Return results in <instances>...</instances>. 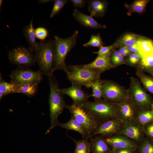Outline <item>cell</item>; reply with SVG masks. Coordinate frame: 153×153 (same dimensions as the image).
<instances>
[{
    "mask_svg": "<svg viewBox=\"0 0 153 153\" xmlns=\"http://www.w3.org/2000/svg\"><path fill=\"white\" fill-rule=\"evenodd\" d=\"M48 78L50 91L49 103L50 119V125L46 134L49 133L59 123L58 118L67 105L65 103L63 94L59 90L60 88L58 81L53 75Z\"/></svg>",
    "mask_w": 153,
    "mask_h": 153,
    "instance_id": "cell-1",
    "label": "cell"
},
{
    "mask_svg": "<svg viewBox=\"0 0 153 153\" xmlns=\"http://www.w3.org/2000/svg\"><path fill=\"white\" fill-rule=\"evenodd\" d=\"M35 55L39 70L48 78L53 75L55 61L54 40L41 41Z\"/></svg>",
    "mask_w": 153,
    "mask_h": 153,
    "instance_id": "cell-2",
    "label": "cell"
},
{
    "mask_svg": "<svg viewBox=\"0 0 153 153\" xmlns=\"http://www.w3.org/2000/svg\"><path fill=\"white\" fill-rule=\"evenodd\" d=\"M65 72L67 79L71 84L82 87H91L93 83L100 78L101 74L98 71L82 66V65H69Z\"/></svg>",
    "mask_w": 153,
    "mask_h": 153,
    "instance_id": "cell-3",
    "label": "cell"
},
{
    "mask_svg": "<svg viewBox=\"0 0 153 153\" xmlns=\"http://www.w3.org/2000/svg\"><path fill=\"white\" fill-rule=\"evenodd\" d=\"M99 124L110 119L118 118V104L102 99L82 104Z\"/></svg>",
    "mask_w": 153,
    "mask_h": 153,
    "instance_id": "cell-4",
    "label": "cell"
},
{
    "mask_svg": "<svg viewBox=\"0 0 153 153\" xmlns=\"http://www.w3.org/2000/svg\"><path fill=\"white\" fill-rule=\"evenodd\" d=\"M78 31L76 30L70 37L63 38L57 35L54 37L55 61L54 71L61 70L65 72L68 66L65 60L68 53L76 46Z\"/></svg>",
    "mask_w": 153,
    "mask_h": 153,
    "instance_id": "cell-5",
    "label": "cell"
},
{
    "mask_svg": "<svg viewBox=\"0 0 153 153\" xmlns=\"http://www.w3.org/2000/svg\"><path fill=\"white\" fill-rule=\"evenodd\" d=\"M101 80L103 100L118 104L129 98L128 89L114 81Z\"/></svg>",
    "mask_w": 153,
    "mask_h": 153,
    "instance_id": "cell-6",
    "label": "cell"
},
{
    "mask_svg": "<svg viewBox=\"0 0 153 153\" xmlns=\"http://www.w3.org/2000/svg\"><path fill=\"white\" fill-rule=\"evenodd\" d=\"M68 109L75 119L85 129L91 138L92 135L99 123L81 104L73 102L67 105Z\"/></svg>",
    "mask_w": 153,
    "mask_h": 153,
    "instance_id": "cell-7",
    "label": "cell"
},
{
    "mask_svg": "<svg viewBox=\"0 0 153 153\" xmlns=\"http://www.w3.org/2000/svg\"><path fill=\"white\" fill-rule=\"evenodd\" d=\"M130 80L129 99L138 109L149 108L153 101L151 97L142 87L140 81L132 76Z\"/></svg>",
    "mask_w": 153,
    "mask_h": 153,
    "instance_id": "cell-8",
    "label": "cell"
},
{
    "mask_svg": "<svg viewBox=\"0 0 153 153\" xmlns=\"http://www.w3.org/2000/svg\"><path fill=\"white\" fill-rule=\"evenodd\" d=\"M8 57L10 63L21 67L33 65L37 62L35 55L29 47H16L9 52Z\"/></svg>",
    "mask_w": 153,
    "mask_h": 153,
    "instance_id": "cell-9",
    "label": "cell"
},
{
    "mask_svg": "<svg viewBox=\"0 0 153 153\" xmlns=\"http://www.w3.org/2000/svg\"><path fill=\"white\" fill-rule=\"evenodd\" d=\"M43 74L39 70L35 71L21 67L11 73L10 75V82L16 84L27 83L38 84L42 79Z\"/></svg>",
    "mask_w": 153,
    "mask_h": 153,
    "instance_id": "cell-10",
    "label": "cell"
},
{
    "mask_svg": "<svg viewBox=\"0 0 153 153\" xmlns=\"http://www.w3.org/2000/svg\"><path fill=\"white\" fill-rule=\"evenodd\" d=\"M118 133L126 136L138 145L145 137L143 127L136 121L123 122Z\"/></svg>",
    "mask_w": 153,
    "mask_h": 153,
    "instance_id": "cell-11",
    "label": "cell"
},
{
    "mask_svg": "<svg viewBox=\"0 0 153 153\" xmlns=\"http://www.w3.org/2000/svg\"><path fill=\"white\" fill-rule=\"evenodd\" d=\"M119 118H113L99 124L92 135L94 137L100 135L104 138L118 133L123 122Z\"/></svg>",
    "mask_w": 153,
    "mask_h": 153,
    "instance_id": "cell-12",
    "label": "cell"
},
{
    "mask_svg": "<svg viewBox=\"0 0 153 153\" xmlns=\"http://www.w3.org/2000/svg\"><path fill=\"white\" fill-rule=\"evenodd\" d=\"M118 118L123 122L136 121L138 108L129 98L118 104Z\"/></svg>",
    "mask_w": 153,
    "mask_h": 153,
    "instance_id": "cell-13",
    "label": "cell"
},
{
    "mask_svg": "<svg viewBox=\"0 0 153 153\" xmlns=\"http://www.w3.org/2000/svg\"><path fill=\"white\" fill-rule=\"evenodd\" d=\"M105 139L107 143L112 149L137 148L139 146L131 139L120 134L117 133Z\"/></svg>",
    "mask_w": 153,
    "mask_h": 153,
    "instance_id": "cell-14",
    "label": "cell"
},
{
    "mask_svg": "<svg viewBox=\"0 0 153 153\" xmlns=\"http://www.w3.org/2000/svg\"><path fill=\"white\" fill-rule=\"evenodd\" d=\"M81 88L72 84L69 87L60 88L59 90L63 95H67L70 97L73 102L82 104L88 101L90 96L82 90Z\"/></svg>",
    "mask_w": 153,
    "mask_h": 153,
    "instance_id": "cell-15",
    "label": "cell"
},
{
    "mask_svg": "<svg viewBox=\"0 0 153 153\" xmlns=\"http://www.w3.org/2000/svg\"><path fill=\"white\" fill-rule=\"evenodd\" d=\"M110 52L104 55L98 56L92 62L82 65L84 67L96 70L102 74L114 68L110 61Z\"/></svg>",
    "mask_w": 153,
    "mask_h": 153,
    "instance_id": "cell-16",
    "label": "cell"
},
{
    "mask_svg": "<svg viewBox=\"0 0 153 153\" xmlns=\"http://www.w3.org/2000/svg\"><path fill=\"white\" fill-rule=\"evenodd\" d=\"M72 15L77 22L85 27L94 29L106 27V25L99 23L93 17L83 13L77 9L74 10Z\"/></svg>",
    "mask_w": 153,
    "mask_h": 153,
    "instance_id": "cell-17",
    "label": "cell"
},
{
    "mask_svg": "<svg viewBox=\"0 0 153 153\" xmlns=\"http://www.w3.org/2000/svg\"><path fill=\"white\" fill-rule=\"evenodd\" d=\"M88 3V8L91 16L100 17L105 15L108 5L107 1L90 0Z\"/></svg>",
    "mask_w": 153,
    "mask_h": 153,
    "instance_id": "cell-18",
    "label": "cell"
},
{
    "mask_svg": "<svg viewBox=\"0 0 153 153\" xmlns=\"http://www.w3.org/2000/svg\"><path fill=\"white\" fill-rule=\"evenodd\" d=\"M90 150L92 153H109L112 149L105 138L97 135L91 139Z\"/></svg>",
    "mask_w": 153,
    "mask_h": 153,
    "instance_id": "cell-19",
    "label": "cell"
},
{
    "mask_svg": "<svg viewBox=\"0 0 153 153\" xmlns=\"http://www.w3.org/2000/svg\"><path fill=\"white\" fill-rule=\"evenodd\" d=\"M57 126H60L68 130L77 131L82 135L83 139L88 140V139H92L84 128L72 115L70 119L67 122L64 123L59 122Z\"/></svg>",
    "mask_w": 153,
    "mask_h": 153,
    "instance_id": "cell-20",
    "label": "cell"
},
{
    "mask_svg": "<svg viewBox=\"0 0 153 153\" xmlns=\"http://www.w3.org/2000/svg\"><path fill=\"white\" fill-rule=\"evenodd\" d=\"M32 18L29 24L22 29L24 36L27 42L30 49L35 54L39 47L38 43L36 41L35 29Z\"/></svg>",
    "mask_w": 153,
    "mask_h": 153,
    "instance_id": "cell-21",
    "label": "cell"
},
{
    "mask_svg": "<svg viewBox=\"0 0 153 153\" xmlns=\"http://www.w3.org/2000/svg\"><path fill=\"white\" fill-rule=\"evenodd\" d=\"M141 37L132 33H125L119 37L113 44L114 48L133 45L136 43Z\"/></svg>",
    "mask_w": 153,
    "mask_h": 153,
    "instance_id": "cell-22",
    "label": "cell"
},
{
    "mask_svg": "<svg viewBox=\"0 0 153 153\" xmlns=\"http://www.w3.org/2000/svg\"><path fill=\"white\" fill-rule=\"evenodd\" d=\"M139 54L142 56L152 54L153 41L151 40L141 37L137 42Z\"/></svg>",
    "mask_w": 153,
    "mask_h": 153,
    "instance_id": "cell-23",
    "label": "cell"
},
{
    "mask_svg": "<svg viewBox=\"0 0 153 153\" xmlns=\"http://www.w3.org/2000/svg\"><path fill=\"white\" fill-rule=\"evenodd\" d=\"M38 84L33 83L16 84V93L23 94L29 97H33L37 92Z\"/></svg>",
    "mask_w": 153,
    "mask_h": 153,
    "instance_id": "cell-24",
    "label": "cell"
},
{
    "mask_svg": "<svg viewBox=\"0 0 153 153\" xmlns=\"http://www.w3.org/2000/svg\"><path fill=\"white\" fill-rule=\"evenodd\" d=\"M136 121L143 127L153 120V113L149 108L138 109Z\"/></svg>",
    "mask_w": 153,
    "mask_h": 153,
    "instance_id": "cell-25",
    "label": "cell"
},
{
    "mask_svg": "<svg viewBox=\"0 0 153 153\" xmlns=\"http://www.w3.org/2000/svg\"><path fill=\"white\" fill-rule=\"evenodd\" d=\"M149 1L148 0H136L130 5L126 4L125 6L128 10L129 14L133 13L141 14L145 11L146 6Z\"/></svg>",
    "mask_w": 153,
    "mask_h": 153,
    "instance_id": "cell-26",
    "label": "cell"
},
{
    "mask_svg": "<svg viewBox=\"0 0 153 153\" xmlns=\"http://www.w3.org/2000/svg\"><path fill=\"white\" fill-rule=\"evenodd\" d=\"M136 67L137 69L149 73L153 69V54L141 56L140 61Z\"/></svg>",
    "mask_w": 153,
    "mask_h": 153,
    "instance_id": "cell-27",
    "label": "cell"
},
{
    "mask_svg": "<svg viewBox=\"0 0 153 153\" xmlns=\"http://www.w3.org/2000/svg\"><path fill=\"white\" fill-rule=\"evenodd\" d=\"M136 75L145 89L153 94V78L145 74L144 72L137 69Z\"/></svg>",
    "mask_w": 153,
    "mask_h": 153,
    "instance_id": "cell-28",
    "label": "cell"
},
{
    "mask_svg": "<svg viewBox=\"0 0 153 153\" xmlns=\"http://www.w3.org/2000/svg\"><path fill=\"white\" fill-rule=\"evenodd\" d=\"M16 84L11 82H7L3 80L0 74V99L6 95L11 93H16Z\"/></svg>",
    "mask_w": 153,
    "mask_h": 153,
    "instance_id": "cell-29",
    "label": "cell"
},
{
    "mask_svg": "<svg viewBox=\"0 0 153 153\" xmlns=\"http://www.w3.org/2000/svg\"><path fill=\"white\" fill-rule=\"evenodd\" d=\"M74 142L75 146L73 153H90L91 151L90 142L88 140L83 139L77 141L69 136Z\"/></svg>",
    "mask_w": 153,
    "mask_h": 153,
    "instance_id": "cell-30",
    "label": "cell"
},
{
    "mask_svg": "<svg viewBox=\"0 0 153 153\" xmlns=\"http://www.w3.org/2000/svg\"><path fill=\"white\" fill-rule=\"evenodd\" d=\"M91 88L92 90V94L90 97H92L95 101L103 99V93L102 80L100 78L97 80L92 84Z\"/></svg>",
    "mask_w": 153,
    "mask_h": 153,
    "instance_id": "cell-31",
    "label": "cell"
},
{
    "mask_svg": "<svg viewBox=\"0 0 153 153\" xmlns=\"http://www.w3.org/2000/svg\"><path fill=\"white\" fill-rule=\"evenodd\" d=\"M136 152L137 153H153V141L145 137L139 145Z\"/></svg>",
    "mask_w": 153,
    "mask_h": 153,
    "instance_id": "cell-32",
    "label": "cell"
},
{
    "mask_svg": "<svg viewBox=\"0 0 153 153\" xmlns=\"http://www.w3.org/2000/svg\"><path fill=\"white\" fill-rule=\"evenodd\" d=\"M111 63L114 68L124 64V58L115 49L111 51L110 55Z\"/></svg>",
    "mask_w": 153,
    "mask_h": 153,
    "instance_id": "cell-33",
    "label": "cell"
},
{
    "mask_svg": "<svg viewBox=\"0 0 153 153\" xmlns=\"http://www.w3.org/2000/svg\"><path fill=\"white\" fill-rule=\"evenodd\" d=\"M104 44L100 33L95 35L92 34L90 40L83 45L84 47H94L100 48Z\"/></svg>",
    "mask_w": 153,
    "mask_h": 153,
    "instance_id": "cell-34",
    "label": "cell"
},
{
    "mask_svg": "<svg viewBox=\"0 0 153 153\" xmlns=\"http://www.w3.org/2000/svg\"><path fill=\"white\" fill-rule=\"evenodd\" d=\"M141 58L139 53H131L124 58V64L136 67L138 65Z\"/></svg>",
    "mask_w": 153,
    "mask_h": 153,
    "instance_id": "cell-35",
    "label": "cell"
},
{
    "mask_svg": "<svg viewBox=\"0 0 153 153\" xmlns=\"http://www.w3.org/2000/svg\"><path fill=\"white\" fill-rule=\"evenodd\" d=\"M67 0H56L53 7L50 15V17L52 18L58 14L64 6L67 3Z\"/></svg>",
    "mask_w": 153,
    "mask_h": 153,
    "instance_id": "cell-36",
    "label": "cell"
},
{
    "mask_svg": "<svg viewBox=\"0 0 153 153\" xmlns=\"http://www.w3.org/2000/svg\"><path fill=\"white\" fill-rule=\"evenodd\" d=\"M35 33L36 37L41 41H44L48 35L47 30L42 27H39L35 29Z\"/></svg>",
    "mask_w": 153,
    "mask_h": 153,
    "instance_id": "cell-37",
    "label": "cell"
},
{
    "mask_svg": "<svg viewBox=\"0 0 153 153\" xmlns=\"http://www.w3.org/2000/svg\"><path fill=\"white\" fill-rule=\"evenodd\" d=\"M146 137L150 139H153V120L143 126Z\"/></svg>",
    "mask_w": 153,
    "mask_h": 153,
    "instance_id": "cell-38",
    "label": "cell"
},
{
    "mask_svg": "<svg viewBox=\"0 0 153 153\" xmlns=\"http://www.w3.org/2000/svg\"><path fill=\"white\" fill-rule=\"evenodd\" d=\"M114 48L113 44L107 46H102L99 48V50L96 52H93L92 53L97 54L98 56H102L105 55L109 52Z\"/></svg>",
    "mask_w": 153,
    "mask_h": 153,
    "instance_id": "cell-39",
    "label": "cell"
},
{
    "mask_svg": "<svg viewBox=\"0 0 153 153\" xmlns=\"http://www.w3.org/2000/svg\"><path fill=\"white\" fill-rule=\"evenodd\" d=\"M137 148H117L113 149L114 150L115 153H135L136 152Z\"/></svg>",
    "mask_w": 153,
    "mask_h": 153,
    "instance_id": "cell-40",
    "label": "cell"
},
{
    "mask_svg": "<svg viewBox=\"0 0 153 153\" xmlns=\"http://www.w3.org/2000/svg\"><path fill=\"white\" fill-rule=\"evenodd\" d=\"M73 5L75 7L82 8L84 7L88 1L86 0H70Z\"/></svg>",
    "mask_w": 153,
    "mask_h": 153,
    "instance_id": "cell-41",
    "label": "cell"
},
{
    "mask_svg": "<svg viewBox=\"0 0 153 153\" xmlns=\"http://www.w3.org/2000/svg\"><path fill=\"white\" fill-rule=\"evenodd\" d=\"M118 51L124 58L127 57L131 53L129 50L127 46L120 47L119 48V49Z\"/></svg>",
    "mask_w": 153,
    "mask_h": 153,
    "instance_id": "cell-42",
    "label": "cell"
},
{
    "mask_svg": "<svg viewBox=\"0 0 153 153\" xmlns=\"http://www.w3.org/2000/svg\"><path fill=\"white\" fill-rule=\"evenodd\" d=\"M127 47L128 50L131 53L139 54L138 45L137 43L133 45L128 46Z\"/></svg>",
    "mask_w": 153,
    "mask_h": 153,
    "instance_id": "cell-43",
    "label": "cell"
},
{
    "mask_svg": "<svg viewBox=\"0 0 153 153\" xmlns=\"http://www.w3.org/2000/svg\"><path fill=\"white\" fill-rule=\"evenodd\" d=\"M54 1L51 0H39L38 1V2L39 3L44 4L49 3Z\"/></svg>",
    "mask_w": 153,
    "mask_h": 153,
    "instance_id": "cell-44",
    "label": "cell"
},
{
    "mask_svg": "<svg viewBox=\"0 0 153 153\" xmlns=\"http://www.w3.org/2000/svg\"><path fill=\"white\" fill-rule=\"evenodd\" d=\"M150 107L151 108V110L153 113V101Z\"/></svg>",
    "mask_w": 153,
    "mask_h": 153,
    "instance_id": "cell-45",
    "label": "cell"
},
{
    "mask_svg": "<svg viewBox=\"0 0 153 153\" xmlns=\"http://www.w3.org/2000/svg\"><path fill=\"white\" fill-rule=\"evenodd\" d=\"M3 1V0H0V10H1V6L2 4Z\"/></svg>",
    "mask_w": 153,
    "mask_h": 153,
    "instance_id": "cell-46",
    "label": "cell"
},
{
    "mask_svg": "<svg viewBox=\"0 0 153 153\" xmlns=\"http://www.w3.org/2000/svg\"><path fill=\"white\" fill-rule=\"evenodd\" d=\"M152 76V77L153 78V69L150 71L149 73Z\"/></svg>",
    "mask_w": 153,
    "mask_h": 153,
    "instance_id": "cell-47",
    "label": "cell"
},
{
    "mask_svg": "<svg viewBox=\"0 0 153 153\" xmlns=\"http://www.w3.org/2000/svg\"><path fill=\"white\" fill-rule=\"evenodd\" d=\"M109 153H115L113 149H112Z\"/></svg>",
    "mask_w": 153,
    "mask_h": 153,
    "instance_id": "cell-48",
    "label": "cell"
},
{
    "mask_svg": "<svg viewBox=\"0 0 153 153\" xmlns=\"http://www.w3.org/2000/svg\"><path fill=\"white\" fill-rule=\"evenodd\" d=\"M151 140L153 141V139H151Z\"/></svg>",
    "mask_w": 153,
    "mask_h": 153,
    "instance_id": "cell-49",
    "label": "cell"
},
{
    "mask_svg": "<svg viewBox=\"0 0 153 153\" xmlns=\"http://www.w3.org/2000/svg\"><path fill=\"white\" fill-rule=\"evenodd\" d=\"M135 153H137V152H136Z\"/></svg>",
    "mask_w": 153,
    "mask_h": 153,
    "instance_id": "cell-50",
    "label": "cell"
},
{
    "mask_svg": "<svg viewBox=\"0 0 153 153\" xmlns=\"http://www.w3.org/2000/svg\"><path fill=\"white\" fill-rule=\"evenodd\" d=\"M152 54H153V53H152Z\"/></svg>",
    "mask_w": 153,
    "mask_h": 153,
    "instance_id": "cell-51",
    "label": "cell"
}]
</instances>
